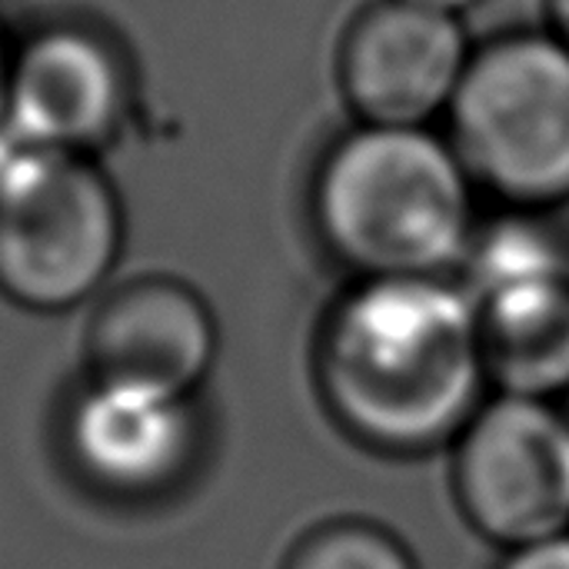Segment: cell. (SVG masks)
Here are the masks:
<instances>
[{
	"label": "cell",
	"instance_id": "6da1fadb",
	"mask_svg": "<svg viewBox=\"0 0 569 569\" xmlns=\"http://www.w3.org/2000/svg\"><path fill=\"white\" fill-rule=\"evenodd\" d=\"M313 373L333 423L383 457L450 450L490 397L477 303L447 277L360 280L323 320Z\"/></svg>",
	"mask_w": 569,
	"mask_h": 569
},
{
	"label": "cell",
	"instance_id": "7a4b0ae2",
	"mask_svg": "<svg viewBox=\"0 0 569 569\" xmlns=\"http://www.w3.org/2000/svg\"><path fill=\"white\" fill-rule=\"evenodd\" d=\"M323 243L360 280L447 277L477 233L473 177L427 127H357L320 163Z\"/></svg>",
	"mask_w": 569,
	"mask_h": 569
},
{
	"label": "cell",
	"instance_id": "3957f363",
	"mask_svg": "<svg viewBox=\"0 0 569 569\" xmlns=\"http://www.w3.org/2000/svg\"><path fill=\"white\" fill-rule=\"evenodd\" d=\"M123 207L80 153L23 147L0 130V293L37 313L93 297L120 260Z\"/></svg>",
	"mask_w": 569,
	"mask_h": 569
},
{
	"label": "cell",
	"instance_id": "277c9868",
	"mask_svg": "<svg viewBox=\"0 0 569 569\" xmlns=\"http://www.w3.org/2000/svg\"><path fill=\"white\" fill-rule=\"evenodd\" d=\"M447 113L473 183L513 210L569 200V43L557 33H507L473 50Z\"/></svg>",
	"mask_w": 569,
	"mask_h": 569
},
{
	"label": "cell",
	"instance_id": "5b68a950",
	"mask_svg": "<svg viewBox=\"0 0 569 569\" xmlns=\"http://www.w3.org/2000/svg\"><path fill=\"white\" fill-rule=\"evenodd\" d=\"M450 490L463 523L503 553L569 533V413L490 393L450 447Z\"/></svg>",
	"mask_w": 569,
	"mask_h": 569
},
{
	"label": "cell",
	"instance_id": "8992f818",
	"mask_svg": "<svg viewBox=\"0 0 569 569\" xmlns=\"http://www.w3.org/2000/svg\"><path fill=\"white\" fill-rule=\"evenodd\" d=\"M473 60L460 17L373 0L340 43V87L363 127H427L450 110Z\"/></svg>",
	"mask_w": 569,
	"mask_h": 569
},
{
	"label": "cell",
	"instance_id": "52a82bcc",
	"mask_svg": "<svg viewBox=\"0 0 569 569\" xmlns=\"http://www.w3.org/2000/svg\"><path fill=\"white\" fill-rule=\"evenodd\" d=\"M127 103V67L110 40L60 23L13 50L0 130L23 147L87 157L117 133Z\"/></svg>",
	"mask_w": 569,
	"mask_h": 569
},
{
	"label": "cell",
	"instance_id": "ba28073f",
	"mask_svg": "<svg viewBox=\"0 0 569 569\" xmlns=\"http://www.w3.org/2000/svg\"><path fill=\"white\" fill-rule=\"evenodd\" d=\"M217 360V323L203 297L170 277L130 280L90 317V387L190 400Z\"/></svg>",
	"mask_w": 569,
	"mask_h": 569
},
{
	"label": "cell",
	"instance_id": "9c48e42d",
	"mask_svg": "<svg viewBox=\"0 0 569 569\" xmlns=\"http://www.w3.org/2000/svg\"><path fill=\"white\" fill-rule=\"evenodd\" d=\"M190 400L87 387L67 420V447L80 473L110 493L147 497L183 477L193 453Z\"/></svg>",
	"mask_w": 569,
	"mask_h": 569
},
{
	"label": "cell",
	"instance_id": "30bf717a",
	"mask_svg": "<svg viewBox=\"0 0 569 569\" xmlns=\"http://www.w3.org/2000/svg\"><path fill=\"white\" fill-rule=\"evenodd\" d=\"M490 393L550 400L569 393V277L473 300Z\"/></svg>",
	"mask_w": 569,
	"mask_h": 569
},
{
	"label": "cell",
	"instance_id": "8fae6325",
	"mask_svg": "<svg viewBox=\"0 0 569 569\" xmlns=\"http://www.w3.org/2000/svg\"><path fill=\"white\" fill-rule=\"evenodd\" d=\"M460 270L463 290L480 300L510 287L569 277V250L533 210H517L477 227Z\"/></svg>",
	"mask_w": 569,
	"mask_h": 569
},
{
	"label": "cell",
	"instance_id": "7c38bea8",
	"mask_svg": "<svg viewBox=\"0 0 569 569\" xmlns=\"http://www.w3.org/2000/svg\"><path fill=\"white\" fill-rule=\"evenodd\" d=\"M280 569H420L410 543L363 517H333L293 540Z\"/></svg>",
	"mask_w": 569,
	"mask_h": 569
},
{
	"label": "cell",
	"instance_id": "4fadbf2b",
	"mask_svg": "<svg viewBox=\"0 0 569 569\" xmlns=\"http://www.w3.org/2000/svg\"><path fill=\"white\" fill-rule=\"evenodd\" d=\"M497 569H569V533L510 550Z\"/></svg>",
	"mask_w": 569,
	"mask_h": 569
},
{
	"label": "cell",
	"instance_id": "5bb4252c",
	"mask_svg": "<svg viewBox=\"0 0 569 569\" xmlns=\"http://www.w3.org/2000/svg\"><path fill=\"white\" fill-rule=\"evenodd\" d=\"M550 17H553V33L569 43V0H550Z\"/></svg>",
	"mask_w": 569,
	"mask_h": 569
},
{
	"label": "cell",
	"instance_id": "9a60e30c",
	"mask_svg": "<svg viewBox=\"0 0 569 569\" xmlns=\"http://www.w3.org/2000/svg\"><path fill=\"white\" fill-rule=\"evenodd\" d=\"M410 3H420V7H430V10H440V13H453L460 17L463 10H470L477 0H410Z\"/></svg>",
	"mask_w": 569,
	"mask_h": 569
},
{
	"label": "cell",
	"instance_id": "2e32d148",
	"mask_svg": "<svg viewBox=\"0 0 569 569\" xmlns=\"http://www.w3.org/2000/svg\"><path fill=\"white\" fill-rule=\"evenodd\" d=\"M10 57H13V50L7 47V40H3V30H0V123H3V100H7V73H10Z\"/></svg>",
	"mask_w": 569,
	"mask_h": 569
}]
</instances>
